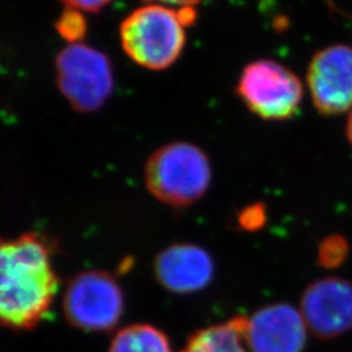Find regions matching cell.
<instances>
[{
	"label": "cell",
	"instance_id": "cell-1",
	"mask_svg": "<svg viewBox=\"0 0 352 352\" xmlns=\"http://www.w3.org/2000/svg\"><path fill=\"white\" fill-rule=\"evenodd\" d=\"M49 243L36 232L0 236V325L33 329L49 314L59 289Z\"/></svg>",
	"mask_w": 352,
	"mask_h": 352
},
{
	"label": "cell",
	"instance_id": "cell-2",
	"mask_svg": "<svg viewBox=\"0 0 352 352\" xmlns=\"http://www.w3.org/2000/svg\"><path fill=\"white\" fill-rule=\"evenodd\" d=\"M193 7L175 10L164 4H145L123 20L119 36L126 56L142 68H170L186 47V25L195 21Z\"/></svg>",
	"mask_w": 352,
	"mask_h": 352
},
{
	"label": "cell",
	"instance_id": "cell-3",
	"mask_svg": "<svg viewBox=\"0 0 352 352\" xmlns=\"http://www.w3.org/2000/svg\"><path fill=\"white\" fill-rule=\"evenodd\" d=\"M148 190L173 208L200 201L212 183V166L201 148L175 141L154 151L145 164Z\"/></svg>",
	"mask_w": 352,
	"mask_h": 352
},
{
	"label": "cell",
	"instance_id": "cell-4",
	"mask_svg": "<svg viewBox=\"0 0 352 352\" xmlns=\"http://www.w3.org/2000/svg\"><path fill=\"white\" fill-rule=\"evenodd\" d=\"M56 84L78 113L102 109L113 90V64L109 56L85 43H68L55 60Z\"/></svg>",
	"mask_w": 352,
	"mask_h": 352
},
{
	"label": "cell",
	"instance_id": "cell-5",
	"mask_svg": "<svg viewBox=\"0 0 352 352\" xmlns=\"http://www.w3.org/2000/svg\"><path fill=\"white\" fill-rule=\"evenodd\" d=\"M236 94L256 116L283 122L299 113L304 88L300 78L287 67L260 59L244 67L236 84Z\"/></svg>",
	"mask_w": 352,
	"mask_h": 352
},
{
	"label": "cell",
	"instance_id": "cell-6",
	"mask_svg": "<svg viewBox=\"0 0 352 352\" xmlns=\"http://www.w3.org/2000/svg\"><path fill=\"white\" fill-rule=\"evenodd\" d=\"M63 309L72 327L85 331H107L118 325L123 315V291L109 273L84 272L68 283Z\"/></svg>",
	"mask_w": 352,
	"mask_h": 352
},
{
	"label": "cell",
	"instance_id": "cell-7",
	"mask_svg": "<svg viewBox=\"0 0 352 352\" xmlns=\"http://www.w3.org/2000/svg\"><path fill=\"white\" fill-rule=\"evenodd\" d=\"M300 314L318 340H336L351 331L352 282L340 277L312 282L302 292Z\"/></svg>",
	"mask_w": 352,
	"mask_h": 352
},
{
	"label": "cell",
	"instance_id": "cell-8",
	"mask_svg": "<svg viewBox=\"0 0 352 352\" xmlns=\"http://www.w3.org/2000/svg\"><path fill=\"white\" fill-rule=\"evenodd\" d=\"M307 84L316 110L325 116L352 109V47L331 45L312 58Z\"/></svg>",
	"mask_w": 352,
	"mask_h": 352
},
{
	"label": "cell",
	"instance_id": "cell-9",
	"mask_svg": "<svg viewBox=\"0 0 352 352\" xmlns=\"http://www.w3.org/2000/svg\"><path fill=\"white\" fill-rule=\"evenodd\" d=\"M307 325L289 302L270 304L245 318L243 340L250 352H302Z\"/></svg>",
	"mask_w": 352,
	"mask_h": 352
},
{
	"label": "cell",
	"instance_id": "cell-10",
	"mask_svg": "<svg viewBox=\"0 0 352 352\" xmlns=\"http://www.w3.org/2000/svg\"><path fill=\"white\" fill-rule=\"evenodd\" d=\"M153 267L158 283L177 295L206 289L215 276V264L210 253L190 243H177L164 248L157 254Z\"/></svg>",
	"mask_w": 352,
	"mask_h": 352
},
{
	"label": "cell",
	"instance_id": "cell-11",
	"mask_svg": "<svg viewBox=\"0 0 352 352\" xmlns=\"http://www.w3.org/2000/svg\"><path fill=\"white\" fill-rule=\"evenodd\" d=\"M245 318V316H235L226 324L197 330L180 352H248L243 340Z\"/></svg>",
	"mask_w": 352,
	"mask_h": 352
},
{
	"label": "cell",
	"instance_id": "cell-12",
	"mask_svg": "<svg viewBox=\"0 0 352 352\" xmlns=\"http://www.w3.org/2000/svg\"><path fill=\"white\" fill-rule=\"evenodd\" d=\"M109 352H173L162 330L148 324H136L116 333Z\"/></svg>",
	"mask_w": 352,
	"mask_h": 352
},
{
	"label": "cell",
	"instance_id": "cell-13",
	"mask_svg": "<svg viewBox=\"0 0 352 352\" xmlns=\"http://www.w3.org/2000/svg\"><path fill=\"white\" fill-rule=\"evenodd\" d=\"M350 244L340 234H330L317 247V264L327 270H334L346 263Z\"/></svg>",
	"mask_w": 352,
	"mask_h": 352
},
{
	"label": "cell",
	"instance_id": "cell-14",
	"mask_svg": "<svg viewBox=\"0 0 352 352\" xmlns=\"http://www.w3.org/2000/svg\"><path fill=\"white\" fill-rule=\"evenodd\" d=\"M59 34L68 41V43H78L87 33V24L82 13L67 8L56 23Z\"/></svg>",
	"mask_w": 352,
	"mask_h": 352
},
{
	"label": "cell",
	"instance_id": "cell-15",
	"mask_svg": "<svg viewBox=\"0 0 352 352\" xmlns=\"http://www.w3.org/2000/svg\"><path fill=\"white\" fill-rule=\"evenodd\" d=\"M267 222V210L264 202H254L238 214V225L245 232H257L264 228Z\"/></svg>",
	"mask_w": 352,
	"mask_h": 352
},
{
	"label": "cell",
	"instance_id": "cell-16",
	"mask_svg": "<svg viewBox=\"0 0 352 352\" xmlns=\"http://www.w3.org/2000/svg\"><path fill=\"white\" fill-rule=\"evenodd\" d=\"M67 8L77 12H100L113 0H60Z\"/></svg>",
	"mask_w": 352,
	"mask_h": 352
},
{
	"label": "cell",
	"instance_id": "cell-17",
	"mask_svg": "<svg viewBox=\"0 0 352 352\" xmlns=\"http://www.w3.org/2000/svg\"><path fill=\"white\" fill-rule=\"evenodd\" d=\"M149 3L154 4H164V6H176L179 8H186V7H193L197 3H200L201 0H146Z\"/></svg>",
	"mask_w": 352,
	"mask_h": 352
},
{
	"label": "cell",
	"instance_id": "cell-18",
	"mask_svg": "<svg viewBox=\"0 0 352 352\" xmlns=\"http://www.w3.org/2000/svg\"><path fill=\"white\" fill-rule=\"evenodd\" d=\"M346 135H347V139L352 145V110L350 118H349V122H347V126H346Z\"/></svg>",
	"mask_w": 352,
	"mask_h": 352
}]
</instances>
